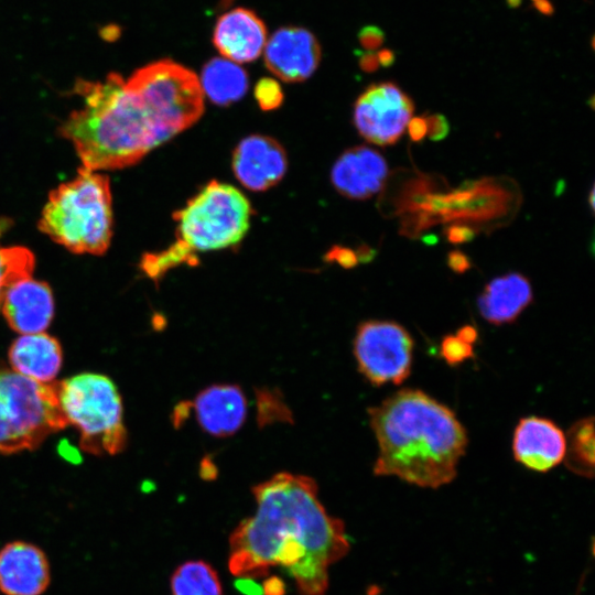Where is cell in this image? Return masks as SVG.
Returning a JSON list of instances; mask_svg holds the SVG:
<instances>
[{
	"label": "cell",
	"instance_id": "obj_9",
	"mask_svg": "<svg viewBox=\"0 0 595 595\" xmlns=\"http://www.w3.org/2000/svg\"><path fill=\"white\" fill-rule=\"evenodd\" d=\"M127 82L153 102L172 137L194 125L204 111L197 75L171 60L140 67Z\"/></svg>",
	"mask_w": 595,
	"mask_h": 595
},
{
	"label": "cell",
	"instance_id": "obj_16",
	"mask_svg": "<svg viewBox=\"0 0 595 595\" xmlns=\"http://www.w3.org/2000/svg\"><path fill=\"white\" fill-rule=\"evenodd\" d=\"M1 307L12 329L22 334L42 333L54 315L53 292L47 283L25 277L6 290Z\"/></svg>",
	"mask_w": 595,
	"mask_h": 595
},
{
	"label": "cell",
	"instance_id": "obj_19",
	"mask_svg": "<svg viewBox=\"0 0 595 595\" xmlns=\"http://www.w3.org/2000/svg\"><path fill=\"white\" fill-rule=\"evenodd\" d=\"M213 42L224 58L234 63H248L263 52L267 29L255 12L237 8L218 19Z\"/></svg>",
	"mask_w": 595,
	"mask_h": 595
},
{
	"label": "cell",
	"instance_id": "obj_21",
	"mask_svg": "<svg viewBox=\"0 0 595 595\" xmlns=\"http://www.w3.org/2000/svg\"><path fill=\"white\" fill-rule=\"evenodd\" d=\"M9 360L13 371L48 383L60 371L63 353L58 340L48 334H23L12 343Z\"/></svg>",
	"mask_w": 595,
	"mask_h": 595
},
{
	"label": "cell",
	"instance_id": "obj_37",
	"mask_svg": "<svg viewBox=\"0 0 595 595\" xmlns=\"http://www.w3.org/2000/svg\"><path fill=\"white\" fill-rule=\"evenodd\" d=\"M377 58L380 66L390 67L396 62V53L392 50L382 48L378 52Z\"/></svg>",
	"mask_w": 595,
	"mask_h": 595
},
{
	"label": "cell",
	"instance_id": "obj_8",
	"mask_svg": "<svg viewBox=\"0 0 595 595\" xmlns=\"http://www.w3.org/2000/svg\"><path fill=\"white\" fill-rule=\"evenodd\" d=\"M251 215L244 193L212 181L173 214L176 238L195 255L234 247L247 234Z\"/></svg>",
	"mask_w": 595,
	"mask_h": 595
},
{
	"label": "cell",
	"instance_id": "obj_12",
	"mask_svg": "<svg viewBox=\"0 0 595 595\" xmlns=\"http://www.w3.org/2000/svg\"><path fill=\"white\" fill-rule=\"evenodd\" d=\"M267 68L284 82L309 78L321 61V46L307 30L286 26L277 30L264 45Z\"/></svg>",
	"mask_w": 595,
	"mask_h": 595
},
{
	"label": "cell",
	"instance_id": "obj_41",
	"mask_svg": "<svg viewBox=\"0 0 595 595\" xmlns=\"http://www.w3.org/2000/svg\"><path fill=\"white\" fill-rule=\"evenodd\" d=\"M521 2L522 0H506V3L510 9L519 8Z\"/></svg>",
	"mask_w": 595,
	"mask_h": 595
},
{
	"label": "cell",
	"instance_id": "obj_34",
	"mask_svg": "<svg viewBox=\"0 0 595 595\" xmlns=\"http://www.w3.org/2000/svg\"><path fill=\"white\" fill-rule=\"evenodd\" d=\"M331 259L337 260L345 268H353L357 264L358 258L351 249L336 247L329 253Z\"/></svg>",
	"mask_w": 595,
	"mask_h": 595
},
{
	"label": "cell",
	"instance_id": "obj_33",
	"mask_svg": "<svg viewBox=\"0 0 595 595\" xmlns=\"http://www.w3.org/2000/svg\"><path fill=\"white\" fill-rule=\"evenodd\" d=\"M407 128L410 139L413 142H422L428 137V123L424 115L412 117Z\"/></svg>",
	"mask_w": 595,
	"mask_h": 595
},
{
	"label": "cell",
	"instance_id": "obj_6",
	"mask_svg": "<svg viewBox=\"0 0 595 595\" xmlns=\"http://www.w3.org/2000/svg\"><path fill=\"white\" fill-rule=\"evenodd\" d=\"M56 385L61 410L79 431L82 448L95 455L120 453L127 431L115 383L104 375L80 374Z\"/></svg>",
	"mask_w": 595,
	"mask_h": 595
},
{
	"label": "cell",
	"instance_id": "obj_11",
	"mask_svg": "<svg viewBox=\"0 0 595 595\" xmlns=\"http://www.w3.org/2000/svg\"><path fill=\"white\" fill-rule=\"evenodd\" d=\"M414 112L410 96L392 82L371 84L357 98L353 121L358 133L380 147L397 143Z\"/></svg>",
	"mask_w": 595,
	"mask_h": 595
},
{
	"label": "cell",
	"instance_id": "obj_20",
	"mask_svg": "<svg viewBox=\"0 0 595 595\" xmlns=\"http://www.w3.org/2000/svg\"><path fill=\"white\" fill-rule=\"evenodd\" d=\"M530 281L519 272H510L490 280L477 299L482 316L489 323H512L532 302Z\"/></svg>",
	"mask_w": 595,
	"mask_h": 595
},
{
	"label": "cell",
	"instance_id": "obj_4",
	"mask_svg": "<svg viewBox=\"0 0 595 595\" xmlns=\"http://www.w3.org/2000/svg\"><path fill=\"white\" fill-rule=\"evenodd\" d=\"M39 228L72 252L105 253L112 236L109 177L82 167L50 193Z\"/></svg>",
	"mask_w": 595,
	"mask_h": 595
},
{
	"label": "cell",
	"instance_id": "obj_7",
	"mask_svg": "<svg viewBox=\"0 0 595 595\" xmlns=\"http://www.w3.org/2000/svg\"><path fill=\"white\" fill-rule=\"evenodd\" d=\"M67 425L56 383L0 369V454L33 450Z\"/></svg>",
	"mask_w": 595,
	"mask_h": 595
},
{
	"label": "cell",
	"instance_id": "obj_31",
	"mask_svg": "<svg viewBox=\"0 0 595 595\" xmlns=\"http://www.w3.org/2000/svg\"><path fill=\"white\" fill-rule=\"evenodd\" d=\"M358 39L365 50L375 51L383 44L385 33L376 25H367L360 30Z\"/></svg>",
	"mask_w": 595,
	"mask_h": 595
},
{
	"label": "cell",
	"instance_id": "obj_14",
	"mask_svg": "<svg viewBox=\"0 0 595 595\" xmlns=\"http://www.w3.org/2000/svg\"><path fill=\"white\" fill-rule=\"evenodd\" d=\"M386 159L367 145L343 152L331 171L333 186L350 199H367L380 192L388 177Z\"/></svg>",
	"mask_w": 595,
	"mask_h": 595
},
{
	"label": "cell",
	"instance_id": "obj_15",
	"mask_svg": "<svg viewBox=\"0 0 595 595\" xmlns=\"http://www.w3.org/2000/svg\"><path fill=\"white\" fill-rule=\"evenodd\" d=\"M565 448L563 431L549 419L522 418L515 429V459L531 470L544 473L554 468L564 459Z\"/></svg>",
	"mask_w": 595,
	"mask_h": 595
},
{
	"label": "cell",
	"instance_id": "obj_17",
	"mask_svg": "<svg viewBox=\"0 0 595 595\" xmlns=\"http://www.w3.org/2000/svg\"><path fill=\"white\" fill-rule=\"evenodd\" d=\"M50 583V565L34 544L14 541L0 550V591L4 595H41Z\"/></svg>",
	"mask_w": 595,
	"mask_h": 595
},
{
	"label": "cell",
	"instance_id": "obj_22",
	"mask_svg": "<svg viewBox=\"0 0 595 595\" xmlns=\"http://www.w3.org/2000/svg\"><path fill=\"white\" fill-rule=\"evenodd\" d=\"M199 84L214 104L226 106L238 101L248 89L247 73L227 58H213L203 68Z\"/></svg>",
	"mask_w": 595,
	"mask_h": 595
},
{
	"label": "cell",
	"instance_id": "obj_25",
	"mask_svg": "<svg viewBox=\"0 0 595 595\" xmlns=\"http://www.w3.org/2000/svg\"><path fill=\"white\" fill-rule=\"evenodd\" d=\"M198 258L176 239L166 249L145 253L140 262L141 270L153 281L160 280L169 270L182 264L196 266Z\"/></svg>",
	"mask_w": 595,
	"mask_h": 595
},
{
	"label": "cell",
	"instance_id": "obj_35",
	"mask_svg": "<svg viewBox=\"0 0 595 595\" xmlns=\"http://www.w3.org/2000/svg\"><path fill=\"white\" fill-rule=\"evenodd\" d=\"M359 65L361 69L367 73L376 72L380 66L377 58V54L372 52L361 54L359 58Z\"/></svg>",
	"mask_w": 595,
	"mask_h": 595
},
{
	"label": "cell",
	"instance_id": "obj_26",
	"mask_svg": "<svg viewBox=\"0 0 595 595\" xmlns=\"http://www.w3.org/2000/svg\"><path fill=\"white\" fill-rule=\"evenodd\" d=\"M33 253L24 247H0V309L6 290L15 281L32 275Z\"/></svg>",
	"mask_w": 595,
	"mask_h": 595
},
{
	"label": "cell",
	"instance_id": "obj_30",
	"mask_svg": "<svg viewBox=\"0 0 595 595\" xmlns=\"http://www.w3.org/2000/svg\"><path fill=\"white\" fill-rule=\"evenodd\" d=\"M425 119L428 123V137L430 140L441 141L448 136L451 126L445 116L442 113H433L425 116Z\"/></svg>",
	"mask_w": 595,
	"mask_h": 595
},
{
	"label": "cell",
	"instance_id": "obj_40",
	"mask_svg": "<svg viewBox=\"0 0 595 595\" xmlns=\"http://www.w3.org/2000/svg\"><path fill=\"white\" fill-rule=\"evenodd\" d=\"M594 199H595V188L594 186H592L588 194V205L592 212H594V208H595Z\"/></svg>",
	"mask_w": 595,
	"mask_h": 595
},
{
	"label": "cell",
	"instance_id": "obj_23",
	"mask_svg": "<svg viewBox=\"0 0 595 595\" xmlns=\"http://www.w3.org/2000/svg\"><path fill=\"white\" fill-rule=\"evenodd\" d=\"M594 418L588 416L573 423L567 432L566 467L585 477L594 474Z\"/></svg>",
	"mask_w": 595,
	"mask_h": 595
},
{
	"label": "cell",
	"instance_id": "obj_42",
	"mask_svg": "<svg viewBox=\"0 0 595 595\" xmlns=\"http://www.w3.org/2000/svg\"><path fill=\"white\" fill-rule=\"evenodd\" d=\"M588 101H589L591 108L594 109V96H592Z\"/></svg>",
	"mask_w": 595,
	"mask_h": 595
},
{
	"label": "cell",
	"instance_id": "obj_10",
	"mask_svg": "<svg viewBox=\"0 0 595 595\" xmlns=\"http://www.w3.org/2000/svg\"><path fill=\"white\" fill-rule=\"evenodd\" d=\"M413 346L409 332L396 322H363L354 339L358 370L376 387L400 385L411 372Z\"/></svg>",
	"mask_w": 595,
	"mask_h": 595
},
{
	"label": "cell",
	"instance_id": "obj_24",
	"mask_svg": "<svg viewBox=\"0 0 595 595\" xmlns=\"http://www.w3.org/2000/svg\"><path fill=\"white\" fill-rule=\"evenodd\" d=\"M172 595H223L217 573L204 561H187L171 578Z\"/></svg>",
	"mask_w": 595,
	"mask_h": 595
},
{
	"label": "cell",
	"instance_id": "obj_32",
	"mask_svg": "<svg viewBox=\"0 0 595 595\" xmlns=\"http://www.w3.org/2000/svg\"><path fill=\"white\" fill-rule=\"evenodd\" d=\"M447 267L455 273L463 274L472 268L469 257L458 249L451 250L446 257Z\"/></svg>",
	"mask_w": 595,
	"mask_h": 595
},
{
	"label": "cell",
	"instance_id": "obj_28",
	"mask_svg": "<svg viewBox=\"0 0 595 595\" xmlns=\"http://www.w3.org/2000/svg\"><path fill=\"white\" fill-rule=\"evenodd\" d=\"M255 98L262 110H274L283 101V91L277 80L264 77L255 87Z\"/></svg>",
	"mask_w": 595,
	"mask_h": 595
},
{
	"label": "cell",
	"instance_id": "obj_13",
	"mask_svg": "<svg viewBox=\"0 0 595 595\" xmlns=\"http://www.w3.org/2000/svg\"><path fill=\"white\" fill-rule=\"evenodd\" d=\"M286 167V153L271 137L249 136L234 150V174L248 190L261 192L272 187L284 176Z\"/></svg>",
	"mask_w": 595,
	"mask_h": 595
},
{
	"label": "cell",
	"instance_id": "obj_2",
	"mask_svg": "<svg viewBox=\"0 0 595 595\" xmlns=\"http://www.w3.org/2000/svg\"><path fill=\"white\" fill-rule=\"evenodd\" d=\"M368 413L379 448L375 475L429 488L455 478L468 440L450 408L421 390L405 388Z\"/></svg>",
	"mask_w": 595,
	"mask_h": 595
},
{
	"label": "cell",
	"instance_id": "obj_39",
	"mask_svg": "<svg viewBox=\"0 0 595 595\" xmlns=\"http://www.w3.org/2000/svg\"><path fill=\"white\" fill-rule=\"evenodd\" d=\"M358 255L360 260L370 261L375 257V250L365 245L359 248Z\"/></svg>",
	"mask_w": 595,
	"mask_h": 595
},
{
	"label": "cell",
	"instance_id": "obj_27",
	"mask_svg": "<svg viewBox=\"0 0 595 595\" xmlns=\"http://www.w3.org/2000/svg\"><path fill=\"white\" fill-rule=\"evenodd\" d=\"M440 355L450 366H457L474 356L473 345L455 335H445L441 340Z\"/></svg>",
	"mask_w": 595,
	"mask_h": 595
},
{
	"label": "cell",
	"instance_id": "obj_38",
	"mask_svg": "<svg viewBox=\"0 0 595 595\" xmlns=\"http://www.w3.org/2000/svg\"><path fill=\"white\" fill-rule=\"evenodd\" d=\"M531 3L543 15L550 17L554 13V7L550 0H531Z\"/></svg>",
	"mask_w": 595,
	"mask_h": 595
},
{
	"label": "cell",
	"instance_id": "obj_36",
	"mask_svg": "<svg viewBox=\"0 0 595 595\" xmlns=\"http://www.w3.org/2000/svg\"><path fill=\"white\" fill-rule=\"evenodd\" d=\"M455 336L464 343L473 345L478 338V333L474 326L464 325L456 332Z\"/></svg>",
	"mask_w": 595,
	"mask_h": 595
},
{
	"label": "cell",
	"instance_id": "obj_29",
	"mask_svg": "<svg viewBox=\"0 0 595 595\" xmlns=\"http://www.w3.org/2000/svg\"><path fill=\"white\" fill-rule=\"evenodd\" d=\"M443 232L450 244L461 245L472 241L478 234V229L469 224L454 223L445 226Z\"/></svg>",
	"mask_w": 595,
	"mask_h": 595
},
{
	"label": "cell",
	"instance_id": "obj_18",
	"mask_svg": "<svg viewBox=\"0 0 595 595\" xmlns=\"http://www.w3.org/2000/svg\"><path fill=\"white\" fill-rule=\"evenodd\" d=\"M192 407L199 426L217 437L235 434L247 416V399L236 385L209 386L195 397Z\"/></svg>",
	"mask_w": 595,
	"mask_h": 595
},
{
	"label": "cell",
	"instance_id": "obj_1",
	"mask_svg": "<svg viewBox=\"0 0 595 595\" xmlns=\"http://www.w3.org/2000/svg\"><path fill=\"white\" fill-rule=\"evenodd\" d=\"M317 489L311 477L286 472L255 486L256 511L229 538V571L253 577L279 567L302 595H325L328 569L347 554L349 540Z\"/></svg>",
	"mask_w": 595,
	"mask_h": 595
},
{
	"label": "cell",
	"instance_id": "obj_3",
	"mask_svg": "<svg viewBox=\"0 0 595 595\" xmlns=\"http://www.w3.org/2000/svg\"><path fill=\"white\" fill-rule=\"evenodd\" d=\"M82 106L60 133L74 145L83 167L117 170L139 162L172 137L153 104L119 74L76 85Z\"/></svg>",
	"mask_w": 595,
	"mask_h": 595
},
{
	"label": "cell",
	"instance_id": "obj_5",
	"mask_svg": "<svg viewBox=\"0 0 595 595\" xmlns=\"http://www.w3.org/2000/svg\"><path fill=\"white\" fill-rule=\"evenodd\" d=\"M411 181L397 207L410 213L402 221V232L409 235L441 221H494L505 217L515 203V195L496 178L465 182L448 193L429 190L428 178Z\"/></svg>",
	"mask_w": 595,
	"mask_h": 595
}]
</instances>
